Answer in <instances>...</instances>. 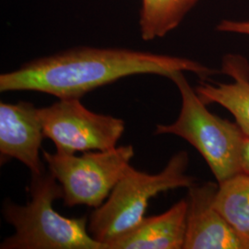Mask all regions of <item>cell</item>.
Returning a JSON list of instances; mask_svg holds the SVG:
<instances>
[{"instance_id": "8fae6325", "label": "cell", "mask_w": 249, "mask_h": 249, "mask_svg": "<svg viewBox=\"0 0 249 249\" xmlns=\"http://www.w3.org/2000/svg\"><path fill=\"white\" fill-rule=\"evenodd\" d=\"M218 185L215 208L249 244V176L240 173Z\"/></svg>"}, {"instance_id": "52a82bcc", "label": "cell", "mask_w": 249, "mask_h": 249, "mask_svg": "<svg viewBox=\"0 0 249 249\" xmlns=\"http://www.w3.org/2000/svg\"><path fill=\"white\" fill-rule=\"evenodd\" d=\"M219 185L205 183L188 187L187 228L183 249H249L214 206Z\"/></svg>"}, {"instance_id": "9c48e42d", "label": "cell", "mask_w": 249, "mask_h": 249, "mask_svg": "<svg viewBox=\"0 0 249 249\" xmlns=\"http://www.w3.org/2000/svg\"><path fill=\"white\" fill-rule=\"evenodd\" d=\"M187 199L165 213L144 217L132 229L105 244V249H181L187 228Z\"/></svg>"}, {"instance_id": "ba28073f", "label": "cell", "mask_w": 249, "mask_h": 249, "mask_svg": "<svg viewBox=\"0 0 249 249\" xmlns=\"http://www.w3.org/2000/svg\"><path fill=\"white\" fill-rule=\"evenodd\" d=\"M45 138L39 108L28 102L0 104L1 160L16 159L27 166L31 174L45 171L40 158ZM1 161V162H2Z\"/></svg>"}, {"instance_id": "6da1fadb", "label": "cell", "mask_w": 249, "mask_h": 249, "mask_svg": "<svg viewBox=\"0 0 249 249\" xmlns=\"http://www.w3.org/2000/svg\"><path fill=\"white\" fill-rule=\"evenodd\" d=\"M178 72H192L202 79L218 73L185 57L126 48L76 46L1 74L0 91H38L58 99H80L125 77L152 74L170 79Z\"/></svg>"}, {"instance_id": "277c9868", "label": "cell", "mask_w": 249, "mask_h": 249, "mask_svg": "<svg viewBox=\"0 0 249 249\" xmlns=\"http://www.w3.org/2000/svg\"><path fill=\"white\" fill-rule=\"evenodd\" d=\"M170 80L181 95L180 114L173 124H157L154 134L175 135L191 144L206 160L218 184L240 174L245 137L240 126L211 113L184 72L174 74Z\"/></svg>"}, {"instance_id": "4fadbf2b", "label": "cell", "mask_w": 249, "mask_h": 249, "mask_svg": "<svg viewBox=\"0 0 249 249\" xmlns=\"http://www.w3.org/2000/svg\"><path fill=\"white\" fill-rule=\"evenodd\" d=\"M219 32L249 36V20H223L217 27Z\"/></svg>"}, {"instance_id": "30bf717a", "label": "cell", "mask_w": 249, "mask_h": 249, "mask_svg": "<svg viewBox=\"0 0 249 249\" xmlns=\"http://www.w3.org/2000/svg\"><path fill=\"white\" fill-rule=\"evenodd\" d=\"M222 72L231 82L211 84L201 82L196 91L207 106L218 104L228 110L245 135L249 136V64L239 54L224 56Z\"/></svg>"}, {"instance_id": "7a4b0ae2", "label": "cell", "mask_w": 249, "mask_h": 249, "mask_svg": "<svg viewBox=\"0 0 249 249\" xmlns=\"http://www.w3.org/2000/svg\"><path fill=\"white\" fill-rule=\"evenodd\" d=\"M26 205L9 199L2 215L15 232L0 245L1 249H105L88 231V218H67L53 209L63 198L61 185L50 171L32 174Z\"/></svg>"}, {"instance_id": "7c38bea8", "label": "cell", "mask_w": 249, "mask_h": 249, "mask_svg": "<svg viewBox=\"0 0 249 249\" xmlns=\"http://www.w3.org/2000/svg\"><path fill=\"white\" fill-rule=\"evenodd\" d=\"M198 0H142L140 31L144 41L161 38L175 30Z\"/></svg>"}, {"instance_id": "8992f818", "label": "cell", "mask_w": 249, "mask_h": 249, "mask_svg": "<svg viewBox=\"0 0 249 249\" xmlns=\"http://www.w3.org/2000/svg\"><path fill=\"white\" fill-rule=\"evenodd\" d=\"M39 113L45 138L60 152L107 151L116 147L124 134L123 119L92 112L80 99H58L39 108Z\"/></svg>"}, {"instance_id": "3957f363", "label": "cell", "mask_w": 249, "mask_h": 249, "mask_svg": "<svg viewBox=\"0 0 249 249\" xmlns=\"http://www.w3.org/2000/svg\"><path fill=\"white\" fill-rule=\"evenodd\" d=\"M188 162L187 151H181L173 155L163 170L155 175L129 165L105 203L90 214L89 234L105 249L107 242L142 222L152 197L172 189L191 187L196 178L186 174Z\"/></svg>"}, {"instance_id": "5b68a950", "label": "cell", "mask_w": 249, "mask_h": 249, "mask_svg": "<svg viewBox=\"0 0 249 249\" xmlns=\"http://www.w3.org/2000/svg\"><path fill=\"white\" fill-rule=\"evenodd\" d=\"M48 170L61 185L66 207L96 209L110 196L134 157L132 145L82 154L43 151Z\"/></svg>"}, {"instance_id": "5bb4252c", "label": "cell", "mask_w": 249, "mask_h": 249, "mask_svg": "<svg viewBox=\"0 0 249 249\" xmlns=\"http://www.w3.org/2000/svg\"><path fill=\"white\" fill-rule=\"evenodd\" d=\"M241 173L249 176V136L245 135L242 148L240 158Z\"/></svg>"}]
</instances>
